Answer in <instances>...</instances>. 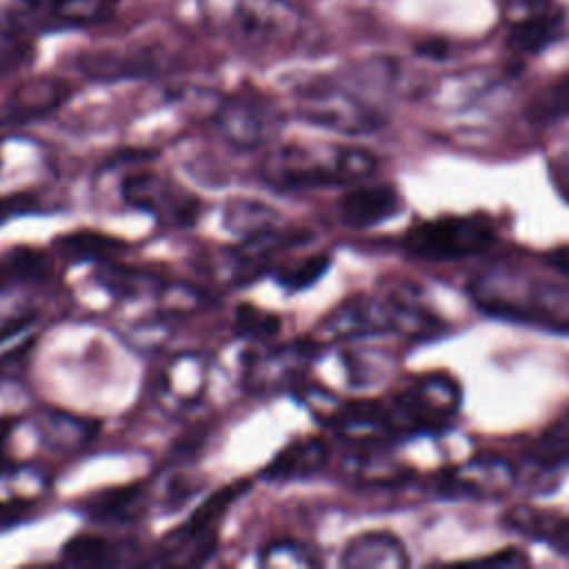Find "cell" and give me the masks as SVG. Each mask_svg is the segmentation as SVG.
Returning <instances> with one entry per match:
<instances>
[{"instance_id": "1", "label": "cell", "mask_w": 569, "mask_h": 569, "mask_svg": "<svg viewBox=\"0 0 569 569\" xmlns=\"http://www.w3.org/2000/svg\"><path fill=\"white\" fill-rule=\"evenodd\" d=\"M198 18L218 42L249 56L284 51L302 29L289 0H198Z\"/></svg>"}, {"instance_id": "2", "label": "cell", "mask_w": 569, "mask_h": 569, "mask_svg": "<svg viewBox=\"0 0 569 569\" xmlns=\"http://www.w3.org/2000/svg\"><path fill=\"white\" fill-rule=\"evenodd\" d=\"M373 156L347 147L280 144L262 162V180L280 191L336 187L365 178L373 169Z\"/></svg>"}, {"instance_id": "3", "label": "cell", "mask_w": 569, "mask_h": 569, "mask_svg": "<svg viewBox=\"0 0 569 569\" xmlns=\"http://www.w3.org/2000/svg\"><path fill=\"white\" fill-rule=\"evenodd\" d=\"M247 489L244 482H233L213 491L200 502L191 516L176 527L158 547L156 565H202L216 549V529L233 500Z\"/></svg>"}, {"instance_id": "4", "label": "cell", "mask_w": 569, "mask_h": 569, "mask_svg": "<svg viewBox=\"0 0 569 569\" xmlns=\"http://www.w3.org/2000/svg\"><path fill=\"white\" fill-rule=\"evenodd\" d=\"M493 242V227L480 216H445L407 233V249L427 260H456L480 253Z\"/></svg>"}, {"instance_id": "5", "label": "cell", "mask_w": 569, "mask_h": 569, "mask_svg": "<svg viewBox=\"0 0 569 569\" xmlns=\"http://www.w3.org/2000/svg\"><path fill=\"white\" fill-rule=\"evenodd\" d=\"M120 193L133 209L151 213L169 227H191L200 213V200L171 178L153 171H138L122 180Z\"/></svg>"}, {"instance_id": "6", "label": "cell", "mask_w": 569, "mask_h": 569, "mask_svg": "<svg viewBox=\"0 0 569 569\" xmlns=\"http://www.w3.org/2000/svg\"><path fill=\"white\" fill-rule=\"evenodd\" d=\"M220 136L238 149H256L269 142L282 127L280 109L260 93H236L213 113Z\"/></svg>"}, {"instance_id": "7", "label": "cell", "mask_w": 569, "mask_h": 569, "mask_svg": "<svg viewBox=\"0 0 569 569\" xmlns=\"http://www.w3.org/2000/svg\"><path fill=\"white\" fill-rule=\"evenodd\" d=\"M293 102L302 120L342 133H362L376 122L373 113L365 104L331 82L316 80L298 87Z\"/></svg>"}, {"instance_id": "8", "label": "cell", "mask_w": 569, "mask_h": 569, "mask_svg": "<svg viewBox=\"0 0 569 569\" xmlns=\"http://www.w3.org/2000/svg\"><path fill=\"white\" fill-rule=\"evenodd\" d=\"M120 0H18L11 16L29 31H71L102 24L116 16Z\"/></svg>"}, {"instance_id": "9", "label": "cell", "mask_w": 569, "mask_h": 569, "mask_svg": "<svg viewBox=\"0 0 569 569\" xmlns=\"http://www.w3.org/2000/svg\"><path fill=\"white\" fill-rule=\"evenodd\" d=\"M460 405V389L449 376H427L393 400L389 420L405 427H431L445 422Z\"/></svg>"}, {"instance_id": "10", "label": "cell", "mask_w": 569, "mask_h": 569, "mask_svg": "<svg viewBox=\"0 0 569 569\" xmlns=\"http://www.w3.org/2000/svg\"><path fill=\"white\" fill-rule=\"evenodd\" d=\"M209 380V365L202 353H180L171 358L160 373L156 398L167 411H182L196 405Z\"/></svg>"}, {"instance_id": "11", "label": "cell", "mask_w": 569, "mask_h": 569, "mask_svg": "<svg viewBox=\"0 0 569 569\" xmlns=\"http://www.w3.org/2000/svg\"><path fill=\"white\" fill-rule=\"evenodd\" d=\"M407 320H411V311L376 300H351L327 318L325 331L333 338H353L398 329L400 325H407Z\"/></svg>"}, {"instance_id": "12", "label": "cell", "mask_w": 569, "mask_h": 569, "mask_svg": "<svg viewBox=\"0 0 569 569\" xmlns=\"http://www.w3.org/2000/svg\"><path fill=\"white\" fill-rule=\"evenodd\" d=\"M400 209V196L389 184H362L347 191L338 202L340 220L351 229L376 227L393 218Z\"/></svg>"}, {"instance_id": "13", "label": "cell", "mask_w": 569, "mask_h": 569, "mask_svg": "<svg viewBox=\"0 0 569 569\" xmlns=\"http://www.w3.org/2000/svg\"><path fill=\"white\" fill-rule=\"evenodd\" d=\"M67 93V84L53 78H33L29 82H22L2 104L0 120L13 124L38 120L58 109L64 102Z\"/></svg>"}, {"instance_id": "14", "label": "cell", "mask_w": 569, "mask_h": 569, "mask_svg": "<svg viewBox=\"0 0 569 569\" xmlns=\"http://www.w3.org/2000/svg\"><path fill=\"white\" fill-rule=\"evenodd\" d=\"M47 491V476L38 467H0V529L13 525L29 505Z\"/></svg>"}, {"instance_id": "15", "label": "cell", "mask_w": 569, "mask_h": 569, "mask_svg": "<svg viewBox=\"0 0 569 569\" xmlns=\"http://www.w3.org/2000/svg\"><path fill=\"white\" fill-rule=\"evenodd\" d=\"M327 445L318 438H305L280 449L273 460L262 469L267 482H291L318 473L327 462Z\"/></svg>"}, {"instance_id": "16", "label": "cell", "mask_w": 569, "mask_h": 569, "mask_svg": "<svg viewBox=\"0 0 569 569\" xmlns=\"http://www.w3.org/2000/svg\"><path fill=\"white\" fill-rule=\"evenodd\" d=\"M340 562L349 569H398L407 567L409 558L396 536L387 531H369L345 547Z\"/></svg>"}, {"instance_id": "17", "label": "cell", "mask_w": 569, "mask_h": 569, "mask_svg": "<svg viewBox=\"0 0 569 569\" xmlns=\"http://www.w3.org/2000/svg\"><path fill=\"white\" fill-rule=\"evenodd\" d=\"M309 356V345H287L271 349L267 353H260L251 360L247 373H249V387L258 391H273L291 382L296 371L302 367V362Z\"/></svg>"}, {"instance_id": "18", "label": "cell", "mask_w": 569, "mask_h": 569, "mask_svg": "<svg viewBox=\"0 0 569 569\" xmlns=\"http://www.w3.org/2000/svg\"><path fill=\"white\" fill-rule=\"evenodd\" d=\"M333 427L342 438L356 440V442L376 440L393 429L387 409L382 405L369 402V400L351 402V405L342 407L333 416Z\"/></svg>"}, {"instance_id": "19", "label": "cell", "mask_w": 569, "mask_h": 569, "mask_svg": "<svg viewBox=\"0 0 569 569\" xmlns=\"http://www.w3.org/2000/svg\"><path fill=\"white\" fill-rule=\"evenodd\" d=\"M129 542H116L98 533H80L62 547V560L80 567H102L124 562V556L131 553Z\"/></svg>"}, {"instance_id": "20", "label": "cell", "mask_w": 569, "mask_h": 569, "mask_svg": "<svg viewBox=\"0 0 569 569\" xmlns=\"http://www.w3.org/2000/svg\"><path fill=\"white\" fill-rule=\"evenodd\" d=\"M224 227L242 240L256 238L280 227V216L264 202L258 200H231L224 209Z\"/></svg>"}, {"instance_id": "21", "label": "cell", "mask_w": 569, "mask_h": 569, "mask_svg": "<svg viewBox=\"0 0 569 569\" xmlns=\"http://www.w3.org/2000/svg\"><path fill=\"white\" fill-rule=\"evenodd\" d=\"M144 489L140 485H127V487H113L109 491L98 493L91 498L84 509L89 518L93 520H107V522H120V520H131L136 513L142 511L144 507Z\"/></svg>"}, {"instance_id": "22", "label": "cell", "mask_w": 569, "mask_h": 569, "mask_svg": "<svg viewBox=\"0 0 569 569\" xmlns=\"http://www.w3.org/2000/svg\"><path fill=\"white\" fill-rule=\"evenodd\" d=\"M122 242L118 238H111L100 231H73L69 236H62L58 240L60 253L73 258V260H98L104 262L107 258L116 256L120 251Z\"/></svg>"}, {"instance_id": "23", "label": "cell", "mask_w": 569, "mask_h": 569, "mask_svg": "<svg viewBox=\"0 0 569 569\" xmlns=\"http://www.w3.org/2000/svg\"><path fill=\"white\" fill-rule=\"evenodd\" d=\"M29 31L9 13L0 16V78L20 69L31 56Z\"/></svg>"}, {"instance_id": "24", "label": "cell", "mask_w": 569, "mask_h": 569, "mask_svg": "<svg viewBox=\"0 0 569 569\" xmlns=\"http://www.w3.org/2000/svg\"><path fill=\"white\" fill-rule=\"evenodd\" d=\"M529 118L538 124H553L569 118V73L545 87L529 104Z\"/></svg>"}, {"instance_id": "25", "label": "cell", "mask_w": 569, "mask_h": 569, "mask_svg": "<svg viewBox=\"0 0 569 569\" xmlns=\"http://www.w3.org/2000/svg\"><path fill=\"white\" fill-rule=\"evenodd\" d=\"M329 253L320 251V253H311V256H305L287 267H282L276 276L278 284L289 289V291H300V289H307L311 287L316 280H320L325 276V271L329 269Z\"/></svg>"}, {"instance_id": "26", "label": "cell", "mask_w": 569, "mask_h": 569, "mask_svg": "<svg viewBox=\"0 0 569 569\" xmlns=\"http://www.w3.org/2000/svg\"><path fill=\"white\" fill-rule=\"evenodd\" d=\"M558 22L549 16H533L527 18L522 22H518L511 29V47H516L518 51H527V53H536L540 51L545 44H549L556 36Z\"/></svg>"}, {"instance_id": "27", "label": "cell", "mask_w": 569, "mask_h": 569, "mask_svg": "<svg viewBox=\"0 0 569 569\" xmlns=\"http://www.w3.org/2000/svg\"><path fill=\"white\" fill-rule=\"evenodd\" d=\"M260 567H271V569H282V567H311L316 565L313 549L298 542V540H273L260 551L258 558Z\"/></svg>"}, {"instance_id": "28", "label": "cell", "mask_w": 569, "mask_h": 569, "mask_svg": "<svg viewBox=\"0 0 569 569\" xmlns=\"http://www.w3.org/2000/svg\"><path fill=\"white\" fill-rule=\"evenodd\" d=\"M4 276L9 278V282L13 280H40L47 273V256L40 253L38 249L31 247H18L11 253H7L0 262Z\"/></svg>"}, {"instance_id": "29", "label": "cell", "mask_w": 569, "mask_h": 569, "mask_svg": "<svg viewBox=\"0 0 569 569\" xmlns=\"http://www.w3.org/2000/svg\"><path fill=\"white\" fill-rule=\"evenodd\" d=\"M233 329L242 338L262 340V338H271V336L278 333L280 318L276 313L264 311V309H258V307H251V305H242L236 311Z\"/></svg>"}, {"instance_id": "30", "label": "cell", "mask_w": 569, "mask_h": 569, "mask_svg": "<svg viewBox=\"0 0 569 569\" xmlns=\"http://www.w3.org/2000/svg\"><path fill=\"white\" fill-rule=\"evenodd\" d=\"M542 538L549 540L562 553H569V522H553V520H549Z\"/></svg>"}, {"instance_id": "31", "label": "cell", "mask_w": 569, "mask_h": 569, "mask_svg": "<svg viewBox=\"0 0 569 569\" xmlns=\"http://www.w3.org/2000/svg\"><path fill=\"white\" fill-rule=\"evenodd\" d=\"M549 262H551L560 273H565V276L569 278V247H560L558 251H553V253L549 256Z\"/></svg>"}, {"instance_id": "32", "label": "cell", "mask_w": 569, "mask_h": 569, "mask_svg": "<svg viewBox=\"0 0 569 569\" xmlns=\"http://www.w3.org/2000/svg\"><path fill=\"white\" fill-rule=\"evenodd\" d=\"M480 562H482V565H489V562H493V565H505V562L516 565V562H525V558L518 556V553H513V551H507L505 556H491V558H485V560H480Z\"/></svg>"}, {"instance_id": "33", "label": "cell", "mask_w": 569, "mask_h": 569, "mask_svg": "<svg viewBox=\"0 0 569 569\" xmlns=\"http://www.w3.org/2000/svg\"><path fill=\"white\" fill-rule=\"evenodd\" d=\"M7 282H9V278L4 276V271H2V267H0V289H2Z\"/></svg>"}]
</instances>
